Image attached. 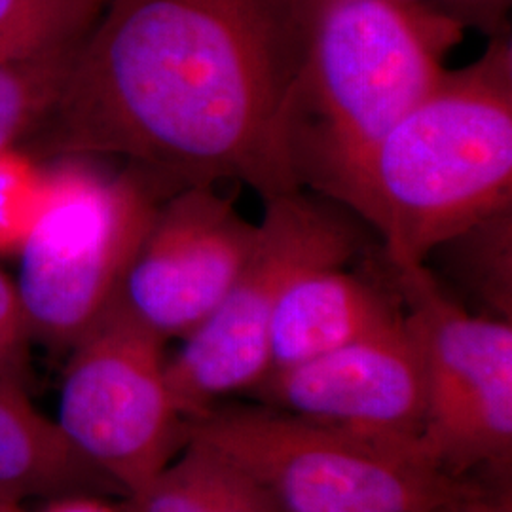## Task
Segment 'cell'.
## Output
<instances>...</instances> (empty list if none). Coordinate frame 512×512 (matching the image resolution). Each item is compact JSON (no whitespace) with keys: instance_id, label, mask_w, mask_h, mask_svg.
I'll list each match as a JSON object with an SVG mask.
<instances>
[{"instance_id":"6da1fadb","label":"cell","mask_w":512,"mask_h":512,"mask_svg":"<svg viewBox=\"0 0 512 512\" xmlns=\"http://www.w3.org/2000/svg\"><path fill=\"white\" fill-rule=\"evenodd\" d=\"M319 0H109L54 109L42 158L122 156L177 192H298L287 116Z\"/></svg>"},{"instance_id":"7a4b0ae2","label":"cell","mask_w":512,"mask_h":512,"mask_svg":"<svg viewBox=\"0 0 512 512\" xmlns=\"http://www.w3.org/2000/svg\"><path fill=\"white\" fill-rule=\"evenodd\" d=\"M384 238L393 270L512 207V40L444 71L372 152L348 203Z\"/></svg>"},{"instance_id":"3957f363","label":"cell","mask_w":512,"mask_h":512,"mask_svg":"<svg viewBox=\"0 0 512 512\" xmlns=\"http://www.w3.org/2000/svg\"><path fill=\"white\" fill-rule=\"evenodd\" d=\"M463 27L404 0H319L287 116L294 181L348 207L385 135L435 88Z\"/></svg>"},{"instance_id":"277c9868","label":"cell","mask_w":512,"mask_h":512,"mask_svg":"<svg viewBox=\"0 0 512 512\" xmlns=\"http://www.w3.org/2000/svg\"><path fill=\"white\" fill-rule=\"evenodd\" d=\"M184 440L219 454L277 512H427L473 494L423 444L372 439L274 408H209Z\"/></svg>"},{"instance_id":"5b68a950","label":"cell","mask_w":512,"mask_h":512,"mask_svg":"<svg viewBox=\"0 0 512 512\" xmlns=\"http://www.w3.org/2000/svg\"><path fill=\"white\" fill-rule=\"evenodd\" d=\"M173 194L139 167L112 171L95 156H57L16 287L33 338L74 342L114 302L160 203Z\"/></svg>"},{"instance_id":"8992f818","label":"cell","mask_w":512,"mask_h":512,"mask_svg":"<svg viewBox=\"0 0 512 512\" xmlns=\"http://www.w3.org/2000/svg\"><path fill=\"white\" fill-rule=\"evenodd\" d=\"M361 243L355 222L304 190L266 200L255 247L232 289L165 366L184 420L262 384L270 372V323L283 293L311 270L344 266Z\"/></svg>"},{"instance_id":"52a82bcc","label":"cell","mask_w":512,"mask_h":512,"mask_svg":"<svg viewBox=\"0 0 512 512\" xmlns=\"http://www.w3.org/2000/svg\"><path fill=\"white\" fill-rule=\"evenodd\" d=\"M395 274L420 357L425 450L456 478L478 467L503 475L512 456L511 321L469 313L425 264Z\"/></svg>"},{"instance_id":"ba28073f","label":"cell","mask_w":512,"mask_h":512,"mask_svg":"<svg viewBox=\"0 0 512 512\" xmlns=\"http://www.w3.org/2000/svg\"><path fill=\"white\" fill-rule=\"evenodd\" d=\"M165 366L164 340L112 302L74 342L63 372L55 423L128 495L145 488L184 439Z\"/></svg>"},{"instance_id":"9c48e42d","label":"cell","mask_w":512,"mask_h":512,"mask_svg":"<svg viewBox=\"0 0 512 512\" xmlns=\"http://www.w3.org/2000/svg\"><path fill=\"white\" fill-rule=\"evenodd\" d=\"M258 224L215 186L160 203L114 302L158 338H184L217 310L255 247Z\"/></svg>"},{"instance_id":"30bf717a","label":"cell","mask_w":512,"mask_h":512,"mask_svg":"<svg viewBox=\"0 0 512 512\" xmlns=\"http://www.w3.org/2000/svg\"><path fill=\"white\" fill-rule=\"evenodd\" d=\"M258 387L298 418L372 439L423 444V376L403 313L344 348L268 374Z\"/></svg>"},{"instance_id":"8fae6325","label":"cell","mask_w":512,"mask_h":512,"mask_svg":"<svg viewBox=\"0 0 512 512\" xmlns=\"http://www.w3.org/2000/svg\"><path fill=\"white\" fill-rule=\"evenodd\" d=\"M389 296L342 266L294 279L270 323V372L302 365L384 329L401 317Z\"/></svg>"},{"instance_id":"7c38bea8","label":"cell","mask_w":512,"mask_h":512,"mask_svg":"<svg viewBox=\"0 0 512 512\" xmlns=\"http://www.w3.org/2000/svg\"><path fill=\"white\" fill-rule=\"evenodd\" d=\"M109 480L73 448L55 420L44 418L25 387L0 380V495H86Z\"/></svg>"},{"instance_id":"4fadbf2b","label":"cell","mask_w":512,"mask_h":512,"mask_svg":"<svg viewBox=\"0 0 512 512\" xmlns=\"http://www.w3.org/2000/svg\"><path fill=\"white\" fill-rule=\"evenodd\" d=\"M128 497L126 512H277L253 480L194 440Z\"/></svg>"},{"instance_id":"5bb4252c","label":"cell","mask_w":512,"mask_h":512,"mask_svg":"<svg viewBox=\"0 0 512 512\" xmlns=\"http://www.w3.org/2000/svg\"><path fill=\"white\" fill-rule=\"evenodd\" d=\"M109 0H0V67L73 50Z\"/></svg>"},{"instance_id":"9a60e30c","label":"cell","mask_w":512,"mask_h":512,"mask_svg":"<svg viewBox=\"0 0 512 512\" xmlns=\"http://www.w3.org/2000/svg\"><path fill=\"white\" fill-rule=\"evenodd\" d=\"M435 251H446L450 272L494 311L495 317L511 321L512 207L478 220Z\"/></svg>"},{"instance_id":"2e32d148","label":"cell","mask_w":512,"mask_h":512,"mask_svg":"<svg viewBox=\"0 0 512 512\" xmlns=\"http://www.w3.org/2000/svg\"><path fill=\"white\" fill-rule=\"evenodd\" d=\"M80 46L0 67V150L21 145L46 120Z\"/></svg>"},{"instance_id":"e0dca14e","label":"cell","mask_w":512,"mask_h":512,"mask_svg":"<svg viewBox=\"0 0 512 512\" xmlns=\"http://www.w3.org/2000/svg\"><path fill=\"white\" fill-rule=\"evenodd\" d=\"M46 190V164L23 148L0 150V256H18L37 222Z\"/></svg>"},{"instance_id":"ac0fdd59","label":"cell","mask_w":512,"mask_h":512,"mask_svg":"<svg viewBox=\"0 0 512 512\" xmlns=\"http://www.w3.org/2000/svg\"><path fill=\"white\" fill-rule=\"evenodd\" d=\"M33 332L16 281L0 270V380L25 387Z\"/></svg>"},{"instance_id":"d6986e66","label":"cell","mask_w":512,"mask_h":512,"mask_svg":"<svg viewBox=\"0 0 512 512\" xmlns=\"http://www.w3.org/2000/svg\"><path fill=\"white\" fill-rule=\"evenodd\" d=\"M442 12L456 19L463 29L476 27L490 37H503L509 33L507 14L511 0H440Z\"/></svg>"},{"instance_id":"ffe728a7","label":"cell","mask_w":512,"mask_h":512,"mask_svg":"<svg viewBox=\"0 0 512 512\" xmlns=\"http://www.w3.org/2000/svg\"><path fill=\"white\" fill-rule=\"evenodd\" d=\"M427 512H512L511 497H488L475 490L473 494L440 503Z\"/></svg>"},{"instance_id":"44dd1931","label":"cell","mask_w":512,"mask_h":512,"mask_svg":"<svg viewBox=\"0 0 512 512\" xmlns=\"http://www.w3.org/2000/svg\"><path fill=\"white\" fill-rule=\"evenodd\" d=\"M42 512H120L88 495H65L48 503Z\"/></svg>"},{"instance_id":"7402d4cb","label":"cell","mask_w":512,"mask_h":512,"mask_svg":"<svg viewBox=\"0 0 512 512\" xmlns=\"http://www.w3.org/2000/svg\"><path fill=\"white\" fill-rule=\"evenodd\" d=\"M0 512H25L21 507V501H16L12 497L0 495Z\"/></svg>"},{"instance_id":"603a6c76","label":"cell","mask_w":512,"mask_h":512,"mask_svg":"<svg viewBox=\"0 0 512 512\" xmlns=\"http://www.w3.org/2000/svg\"><path fill=\"white\" fill-rule=\"evenodd\" d=\"M404 2H420V0H404Z\"/></svg>"}]
</instances>
